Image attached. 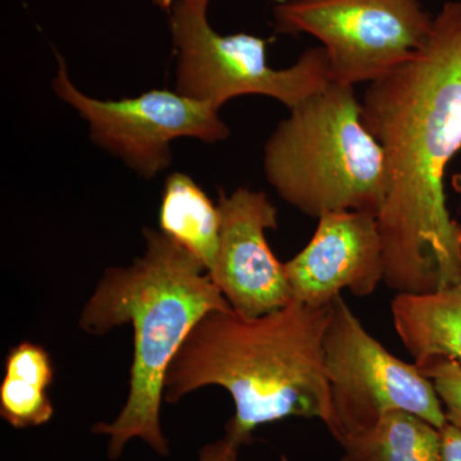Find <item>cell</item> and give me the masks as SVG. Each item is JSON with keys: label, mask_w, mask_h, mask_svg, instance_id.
<instances>
[{"label": "cell", "mask_w": 461, "mask_h": 461, "mask_svg": "<svg viewBox=\"0 0 461 461\" xmlns=\"http://www.w3.org/2000/svg\"><path fill=\"white\" fill-rule=\"evenodd\" d=\"M360 102L387 163L377 215L384 284L396 294L461 284V224L445 190L461 151V0L442 5L420 53L369 84Z\"/></svg>", "instance_id": "cell-1"}, {"label": "cell", "mask_w": 461, "mask_h": 461, "mask_svg": "<svg viewBox=\"0 0 461 461\" xmlns=\"http://www.w3.org/2000/svg\"><path fill=\"white\" fill-rule=\"evenodd\" d=\"M330 304H290L249 318L232 308L204 315L169 364L163 400L176 403L206 386L235 402L227 438L241 447L258 427L290 417L315 418L330 433L333 412L323 342Z\"/></svg>", "instance_id": "cell-2"}, {"label": "cell", "mask_w": 461, "mask_h": 461, "mask_svg": "<svg viewBox=\"0 0 461 461\" xmlns=\"http://www.w3.org/2000/svg\"><path fill=\"white\" fill-rule=\"evenodd\" d=\"M145 250L129 267L105 269L80 315L90 335L131 324L133 360L129 396L111 423L93 433L108 437L109 459L122 456L140 438L159 456L171 454L160 424L163 387L169 364L204 315L230 308L205 267L162 230H144Z\"/></svg>", "instance_id": "cell-3"}, {"label": "cell", "mask_w": 461, "mask_h": 461, "mask_svg": "<svg viewBox=\"0 0 461 461\" xmlns=\"http://www.w3.org/2000/svg\"><path fill=\"white\" fill-rule=\"evenodd\" d=\"M263 169L282 200L317 220L339 211L378 215L386 199L384 148L363 122L354 86L335 81L276 126Z\"/></svg>", "instance_id": "cell-4"}, {"label": "cell", "mask_w": 461, "mask_h": 461, "mask_svg": "<svg viewBox=\"0 0 461 461\" xmlns=\"http://www.w3.org/2000/svg\"><path fill=\"white\" fill-rule=\"evenodd\" d=\"M169 30L177 63L176 91L222 108L244 95L268 96L291 111L332 81L323 48H309L294 65L273 68L267 41L251 33L222 35L208 21V5L175 0Z\"/></svg>", "instance_id": "cell-5"}, {"label": "cell", "mask_w": 461, "mask_h": 461, "mask_svg": "<svg viewBox=\"0 0 461 461\" xmlns=\"http://www.w3.org/2000/svg\"><path fill=\"white\" fill-rule=\"evenodd\" d=\"M272 14L278 32L317 39L330 78L348 86L405 65L424 47L433 23L421 0H282Z\"/></svg>", "instance_id": "cell-6"}, {"label": "cell", "mask_w": 461, "mask_h": 461, "mask_svg": "<svg viewBox=\"0 0 461 461\" xmlns=\"http://www.w3.org/2000/svg\"><path fill=\"white\" fill-rule=\"evenodd\" d=\"M323 354L333 412L330 435L339 444L390 411L411 412L438 429L447 424L432 381L373 338L342 295L330 303Z\"/></svg>", "instance_id": "cell-7"}, {"label": "cell", "mask_w": 461, "mask_h": 461, "mask_svg": "<svg viewBox=\"0 0 461 461\" xmlns=\"http://www.w3.org/2000/svg\"><path fill=\"white\" fill-rule=\"evenodd\" d=\"M51 86L87 123L94 144L147 180L171 166L172 142L177 139L215 144L230 133L220 108L176 90H150L118 100L93 98L72 83L59 54Z\"/></svg>", "instance_id": "cell-8"}, {"label": "cell", "mask_w": 461, "mask_h": 461, "mask_svg": "<svg viewBox=\"0 0 461 461\" xmlns=\"http://www.w3.org/2000/svg\"><path fill=\"white\" fill-rule=\"evenodd\" d=\"M220 247L209 272L236 313L249 318L278 311L293 302L284 264L269 248L266 232L277 229V208L262 191L238 187L220 193Z\"/></svg>", "instance_id": "cell-9"}, {"label": "cell", "mask_w": 461, "mask_h": 461, "mask_svg": "<svg viewBox=\"0 0 461 461\" xmlns=\"http://www.w3.org/2000/svg\"><path fill=\"white\" fill-rule=\"evenodd\" d=\"M294 300L321 308L350 291L371 296L384 282V247L377 215L329 212L318 218L311 241L284 263Z\"/></svg>", "instance_id": "cell-10"}, {"label": "cell", "mask_w": 461, "mask_h": 461, "mask_svg": "<svg viewBox=\"0 0 461 461\" xmlns=\"http://www.w3.org/2000/svg\"><path fill=\"white\" fill-rule=\"evenodd\" d=\"M391 313L415 366L433 359L461 363V284L432 293L396 294Z\"/></svg>", "instance_id": "cell-11"}, {"label": "cell", "mask_w": 461, "mask_h": 461, "mask_svg": "<svg viewBox=\"0 0 461 461\" xmlns=\"http://www.w3.org/2000/svg\"><path fill=\"white\" fill-rule=\"evenodd\" d=\"M159 230L195 257L206 272L212 271L220 247V209L185 173L175 172L167 177Z\"/></svg>", "instance_id": "cell-12"}, {"label": "cell", "mask_w": 461, "mask_h": 461, "mask_svg": "<svg viewBox=\"0 0 461 461\" xmlns=\"http://www.w3.org/2000/svg\"><path fill=\"white\" fill-rule=\"evenodd\" d=\"M339 445L341 461H441V430L403 411L387 412Z\"/></svg>", "instance_id": "cell-13"}, {"label": "cell", "mask_w": 461, "mask_h": 461, "mask_svg": "<svg viewBox=\"0 0 461 461\" xmlns=\"http://www.w3.org/2000/svg\"><path fill=\"white\" fill-rule=\"evenodd\" d=\"M47 391L23 379L5 375L0 384V415L17 429L48 423L54 408Z\"/></svg>", "instance_id": "cell-14"}, {"label": "cell", "mask_w": 461, "mask_h": 461, "mask_svg": "<svg viewBox=\"0 0 461 461\" xmlns=\"http://www.w3.org/2000/svg\"><path fill=\"white\" fill-rule=\"evenodd\" d=\"M418 368L432 381L444 406L447 423L461 429V363L451 359H433Z\"/></svg>", "instance_id": "cell-15"}, {"label": "cell", "mask_w": 461, "mask_h": 461, "mask_svg": "<svg viewBox=\"0 0 461 461\" xmlns=\"http://www.w3.org/2000/svg\"><path fill=\"white\" fill-rule=\"evenodd\" d=\"M5 375L48 390L53 384V364L44 348L32 342H21L7 355Z\"/></svg>", "instance_id": "cell-16"}, {"label": "cell", "mask_w": 461, "mask_h": 461, "mask_svg": "<svg viewBox=\"0 0 461 461\" xmlns=\"http://www.w3.org/2000/svg\"><path fill=\"white\" fill-rule=\"evenodd\" d=\"M240 447L226 436L218 441L203 446L199 461H238Z\"/></svg>", "instance_id": "cell-17"}, {"label": "cell", "mask_w": 461, "mask_h": 461, "mask_svg": "<svg viewBox=\"0 0 461 461\" xmlns=\"http://www.w3.org/2000/svg\"><path fill=\"white\" fill-rule=\"evenodd\" d=\"M441 430V461H461V429L447 423Z\"/></svg>", "instance_id": "cell-18"}, {"label": "cell", "mask_w": 461, "mask_h": 461, "mask_svg": "<svg viewBox=\"0 0 461 461\" xmlns=\"http://www.w3.org/2000/svg\"><path fill=\"white\" fill-rule=\"evenodd\" d=\"M451 187L461 198V173H455L451 176Z\"/></svg>", "instance_id": "cell-19"}, {"label": "cell", "mask_w": 461, "mask_h": 461, "mask_svg": "<svg viewBox=\"0 0 461 461\" xmlns=\"http://www.w3.org/2000/svg\"><path fill=\"white\" fill-rule=\"evenodd\" d=\"M173 2H175V0H153L154 5H156L158 8L163 9V11H169Z\"/></svg>", "instance_id": "cell-20"}, {"label": "cell", "mask_w": 461, "mask_h": 461, "mask_svg": "<svg viewBox=\"0 0 461 461\" xmlns=\"http://www.w3.org/2000/svg\"><path fill=\"white\" fill-rule=\"evenodd\" d=\"M196 2L204 3V5H208L211 3V0H196Z\"/></svg>", "instance_id": "cell-21"}]
</instances>
